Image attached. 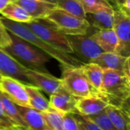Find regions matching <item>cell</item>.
I'll use <instances>...</instances> for the list:
<instances>
[{
    "instance_id": "obj_1",
    "label": "cell",
    "mask_w": 130,
    "mask_h": 130,
    "mask_svg": "<svg viewBox=\"0 0 130 130\" xmlns=\"http://www.w3.org/2000/svg\"><path fill=\"white\" fill-rule=\"evenodd\" d=\"M0 18L6 30L9 33L24 39L27 42L30 43V44L48 55L50 58L55 59L59 62L62 68L79 67L83 64L75 56L69 53H66L59 50H56L45 43L43 40L36 36L33 32H31V30L28 27H27L23 23L10 21L3 17H0Z\"/></svg>"
},
{
    "instance_id": "obj_2",
    "label": "cell",
    "mask_w": 130,
    "mask_h": 130,
    "mask_svg": "<svg viewBox=\"0 0 130 130\" xmlns=\"http://www.w3.org/2000/svg\"><path fill=\"white\" fill-rule=\"evenodd\" d=\"M11 44L3 50L20 62L24 66L48 72L45 64L50 60V57L24 39L9 33Z\"/></svg>"
},
{
    "instance_id": "obj_3",
    "label": "cell",
    "mask_w": 130,
    "mask_h": 130,
    "mask_svg": "<svg viewBox=\"0 0 130 130\" xmlns=\"http://www.w3.org/2000/svg\"><path fill=\"white\" fill-rule=\"evenodd\" d=\"M101 94L109 104L122 106L129 101L130 77L121 71L104 69Z\"/></svg>"
},
{
    "instance_id": "obj_4",
    "label": "cell",
    "mask_w": 130,
    "mask_h": 130,
    "mask_svg": "<svg viewBox=\"0 0 130 130\" xmlns=\"http://www.w3.org/2000/svg\"><path fill=\"white\" fill-rule=\"evenodd\" d=\"M42 20L65 35H85L91 27L86 19L70 14L56 6Z\"/></svg>"
},
{
    "instance_id": "obj_5",
    "label": "cell",
    "mask_w": 130,
    "mask_h": 130,
    "mask_svg": "<svg viewBox=\"0 0 130 130\" xmlns=\"http://www.w3.org/2000/svg\"><path fill=\"white\" fill-rule=\"evenodd\" d=\"M23 24L36 36L53 48L66 53L72 54V50L66 35L60 33L46 22L43 20H33Z\"/></svg>"
},
{
    "instance_id": "obj_6",
    "label": "cell",
    "mask_w": 130,
    "mask_h": 130,
    "mask_svg": "<svg viewBox=\"0 0 130 130\" xmlns=\"http://www.w3.org/2000/svg\"><path fill=\"white\" fill-rule=\"evenodd\" d=\"M61 80L62 87L76 98H86L100 93L90 85L80 66L62 68Z\"/></svg>"
},
{
    "instance_id": "obj_7",
    "label": "cell",
    "mask_w": 130,
    "mask_h": 130,
    "mask_svg": "<svg viewBox=\"0 0 130 130\" xmlns=\"http://www.w3.org/2000/svg\"><path fill=\"white\" fill-rule=\"evenodd\" d=\"M91 28V27H90ZM89 30L85 35H66L67 40L72 50V53L83 64L93 62L101 53L103 50L92 39Z\"/></svg>"
},
{
    "instance_id": "obj_8",
    "label": "cell",
    "mask_w": 130,
    "mask_h": 130,
    "mask_svg": "<svg viewBox=\"0 0 130 130\" xmlns=\"http://www.w3.org/2000/svg\"><path fill=\"white\" fill-rule=\"evenodd\" d=\"M112 29L118 40L115 53L126 57L130 56V15L119 8L114 9Z\"/></svg>"
},
{
    "instance_id": "obj_9",
    "label": "cell",
    "mask_w": 130,
    "mask_h": 130,
    "mask_svg": "<svg viewBox=\"0 0 130 130\" xmlns=\"http://www.w3.org/2000/svg\"><path fill=\"white\" fill-rule=\"evenodd\" d=\"M0 91L16 105L30 107L24 84L20 81L8 76H0Z\"/></svg>"
},
{
    "instance_id": "obj_10",
    "label": "cell",
    "mask_w": 130,
    "mask_h": 130,
    "mask_svg": "<svg viewBox=\"0 0 130 130\" xmlns=\"http://www.w3.org/2000/svg\"><path fill=\"white\" fill-rule=\"evenodd\" d=\"M25 75L30 85L37 87L40 91L50 95L56 93L62 86L61 78H58L49 72L27 68Z\"/></svg>"
},
{
    "instance_id": "obj_11",
    "label": "cell",
    "mask_w": 130,
    "mask_h": 130,
    "mask_svg": "<svg viewBox=\"0 0 130 130\" xmlns=\"http://www.w3.org/2000/svg\"><path fill=\"white\" fill-rule=\"evenodd\" d=\"M27 68L0 47V76L11 77L24 85H30L25 75Z\"/></svg>"
},
{
    "instance_id": "obj_12",
    "label": "cell",
    "mask_w": 130,
    "mask_h": 130,
    "mask_svg": "<svg viewBox=\"0 0 130 130\" xmlns=\"http://www.w3.org/2000/svg\"><path fill=\"white\" fill-rule=\"evenodd\" d=\"M108 105L107 98L101 93H98L95 95L78 98L76 110L78 114L89 117L104 111Z\"/></svg>"
},
{
    "instance_id": "obj_13",
    "label": "cell",
    "mask_w": 130,
    "mask_h": 130,
    "mask_svg": "<svg viewBox=\"0 0 130 130\" xmlns=\"http://www.w3.org/2000/svg\"><path fill=\"white\" fill-rule=\"evenodd\" d=\"M77 99L62 86L56 93L50 95L49 104L50 107L63 113L78 114L76 110Z\"/></svg>"
},
{
    "instance_id": "obj_14",
    "label": "cell",
    "mask_w": 130,
    "mask_h": 130,
    "mask_svg": "<svg viewBox=\"0 0 130 130\" xmlns=\"http://www.w3.org/2000/svg\"><path fill=\"white\" fill-rule=\"evenodd\" d=\"M105 112L117 130H130L129 101L120 107L109 104Z\"/></svg>"
},
{
    "instance_id": "obj_15",
    "label": "cell",
    "mask_w": 130,
    "mask_h": 130,
    "mask_svg": "<svg viewBox=\"0 0 130 130\" xmlns=\"http://www.w3.org/2000/svg\"><path fill=\"white\" fill-rule=\"evenodd\" d=\"M12 2L24 9L34 20L43 19L56 7L55 4L43 0H12Z\"/></svg>"
},
{
    "instance_id": "obj_16",
    "label": "cell",
    "mask_w": 130,
    "mask_h": 130,
    "mask_svg": "<svg viewBox=\"0 0 130 130\" xmlns=\"http://www.w3.org/2000/svg\"><path fill=\"white\" fill-rule=\"evenodd\" d=\"M114 8H103L93 13H86V20L91 27L97 30L113 28Z\"/></svg>"
},
{
    "instance_id": "obj_17",
    "label": "cell",
    "mask_w": 130,
    "mask_h": 130,
    "mask_svg": "<svg viewBox=\"0 0 130 130\" xmlns=\"http://www.w3.org/2000/svg\"><path fill=\"white\" fill-rule=\"evenodd\" d=\"M18 110L30 130H48L43 113L31 107L17 105Z\"/></svg>"
},
{
    "instance_id": "obj_18",
    "label": "cell",
    "mask_w": 130,
    "mask_h": 130,
    "mask_svg": "<svg viewBox=\"0 0 130 130\" xmlns=\"http://www.w3.org/2000/svg\"><path fill=\"white\" fill-rule=\"evenodd\" d=\"M91 36L104 52H116L118 45V40L113 29L97 30L93 32Z\"/></svg>"
},
{
    "instance_id": "obj_19",
    "label": "cell",
    "mask_w": 130,
    "mask_h": 130,
    "mask_svg": "<svg viewBox=\"0 0 130 130\" xmlns=\"http://www.w3.org/2000/svg\"><path fill=\"white\" fill-rule=\"evenodd\" d=\"M128 57L121 56L117 53H101L93 62L98 64L103 69H111L121 71L123 70L124 64Z\"/></svg>"
},
{
    "instance_id": "obj_20",
    "label": "cell",
    "mask_w": 130,
    "mask_h": 130,
    "mask_svg": "<svg viewBox=\"0 0 130 130\" xmlns=\"http://www.w3.org/2000/svg\"><path fill=\"white\" fill-rule=\"evenodd\" d=\"M80 69L90 85L97 91L101 93L104 69L94 62L84 63L80 66Z\"/></svg>"
},
{
    "instance_id": "obj_21",
    "label": "cell",
    "mask_w": 130,
    "mask_h": 130,
    "mask_svg": "<svg viewBox=\"0 0 130 130\" xmlns=\"http://www.w3.org/2000/svg\"><path fill=\"white\" fill-rule=\"evenodd\" d=\"M29 98L30 107L40 112L47 110L50 106L49 101L42 94L40 90L33 85H24Z\"/></svg>"
},
{
    "instance_id": "obj_22",
    "label": "cell",
    "mask_w": 130,
    "mask_h": 130,
    "mask_svg": "<svg viewBox=\"0 0 130 130\" xmlns=\"http://www.w3.org/2000/svg\"><path fill=\"white\" fill-rule=\"evenodd\" d=\"M0 14H2L3 18L20 23H27L34 20L24 9L13 2H10Z\"/></svg>"
},
{
    "instance_id": "obj_23",
    "label": "cell",
    "mask_w": 130,
    "mask_h": 130,
    "mask_svg": "<svg viewBox=\"0 0 130 130\" xmlns=\"http://www.w3.org/2000/svg\"><path fill=\"white\" fill-rule=\"evenodd\" d=\"M0 103L2 104L5 113L14 123L16 126L27 127L23 118L21 117V114L18 110L17 105L14 102H12L1 91H0Z\"/></svg>"
},
{
    "instance_id": "obj_24",
    "label": "cell",
    "mask_w": 130,
    "mask_h": 130,
    "mask_svg": "<svg viewBox=\"0 0 130 130\" xmlns=\"http://www.w3.org/2000/svg\"><path fill=\"white\" fill-rule=\"evenodd\" d=\"M47 129L48 130H62L63 120L66 113L58 111L52 107H50L47 110L42 112Z\"/></svg>"
},
{
    "instance_id": "obj_25",
    "label": "cell",
    "mask_w": 130,
    "mask_h": 130,
    "mask_svg": "<svg viewBox=\"0 0 130 130\" xmlns=\"http://www.w3.org/2000/svg\"><path fill=\"white\" fill-rule=\"evenodd\" d=\"M56 6L70 14L82 19L86 18V13L77 0H58Z\"/></svg>"
},
{
    "instance_id": "obj_26",
    "label": "cell",
    "mask_w": 130,
    "mask_h": 130,
    "mask_svg": "<svg viewBox=\"0 0 130 130\" xmlns=\"http://www.w3.org/2000/svg\"><path fill=\"white\" fill-rule=\"evenodd\" d=\"M85 13H93L103 8H113L109 0H77Z\"/></svg>"
},
{
    "instance_id": "obj_27",
    "label": "cell",
    "mask_w": 130,
    "mask_h": 130,
    "mask_svg": "<svg viewBox=\"0 0 130 130\" xmlns=\"http://www.w3.org/2000/svg\"><path fill=\"white\" fill-rule=\"evenodd\" d=\"M88 118H90L94 123H95L101 129H102L103 130H117V129L115 127V126L113 124V123L109 119L105 110L98 115H95L93 117H89Z\"/></svg>"
},
{
    "instance_id": "obj_28",
    "label": "cell",
    "mask_w": 130,
    "mask_h": 130,
    "mask_svg": "<svg viewBox=\"0 0 130 130\" xmlns=\"http://www.w3.org/2000/svg\"><path fill=\"white\" fill-rule=\"evenodd\" d=\"M62 130H79L78 123L73 113H66Z\"/></svg>"
},
{
    "instance_id": "obj_29",
    "label": "cell",
    "mask_w": 130,
    "mask_h": 130,
    "mask_svg": "<svg viewBox=\"0 0 130 130\" xmlns=\"http://www.w3.org/2000/svg\"><path fill=\"white\" fill-rule=\"evenodd\" d=\"M77 122L81 124L86 130H103L101 129L95 123H94L90 118L83 117L79 114H74Z\"/></svg>"
},
{
    "instance_id": "obj_30",
    "label": "cell",
    "mask_w": 130,
    "mask_h": 130,
    "mask_svg": "<svg viewBox=\"0 0 130 130\" xmlns=\"http://www.w3.org/2000/svg\"><path fill=\"white\" fill-rule=\"evenodd\" d=\"M14 126H16L14 123L5 113L0 103V130L11 129Z\"/></svg>"
},
{
    "instance_id": "obj_31",
    "label": "cell",
    "mask_w": 130,
    "mask_h": 130,
    "mask_svg": "<svg viewBox=\"0 0 130 130\" xmlns=\"http://www.w3.org/2000/svg\"><path fill=\"white\" fill-rule=\"evenodd\" d=\"M11 43L9 32L6 30L0 18V47L4 49L8 46Z\"/></svg>"
},
{
    "instance_id": "obj_32",
    "label": "cell",
    "mask_w": 130,
    "mask_h": 130,
    "mask_svg": "<svg viewBox=\"0 0 130 130\" xmlns=\"http://www.w3.org/2000/svg\"><path fill=\"white\" fill-rule=\"evenodd\" d=\"M12 2V0H0V12L10 3Z\"/></svg>"
},
{
    "instance_id": "obj_33",
    "label": "cell",
    "mask_w": 130,
    "mask_h": 130,
    "mask_svg": "<svg viewBox=\"0 0 130 130\" xmlns=\"http://www.w3.org/2000/svg\"><path fill=\"white\" fill-rule=\"evenodd\" d=\"M8 130H30L27 127H23V126H14L13 128Z\"/></svg>"
},
{
    "instance_id": "obj_34",
    "label": "cell",
    "mask_w": 130,
    "mask_h": 130,
    "mask_svg": "<svg viewBox=\"0 0 130 130\" xmlns=\"http://www.w3.org/2000/svg\"><path fill=\"white\" fill-rule=\"evenodd\" d=\"M113 1L116 2V4L118 6V8H120L124 4V2H125L126 0H113Z\"/></svg>"
},
{
    "instance_id": "obj_35",
    "label": "cell",
    "mask_w": 130,
    "mask_h": 130,
    "mask_svg": "<svg viewBox=\"0 0 130 130\" xmlns=\"http://www.w3.org/2000/svg\"><path fill=\"white\" fill-rule=\"evenodd\" d=\"M43 1H45V2H50V3H53V4H56L58 0H43Z\"/></svg>"
},
{
    "instance_id": "obj_36",
    "label": "cell",
    "mask_w": 130,
    "mask_h": 130,
    "mask_svg": "<svg viewBox=\"0 0 130 130\" xmlns=\"http://www.w3.org/2000/svg\"><path fill=\"white\" fill-rule=\"evenodd\" d=\"M78 126H79V130H86L82 126V125H81V124L78 123Z\"/></svg>"
}]
</instances>
